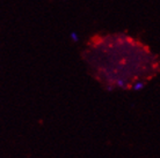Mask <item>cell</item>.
<instances>
[{
    "label": "cell",
    "mask_w": 160,
    "mask_h": 158,
    "mask_svg": "<svg viewBox=\"0 0 160 158\" xmlns=\"http://www.w3.org/2000/svg\"><path fill=\"white\" fill-rule=\"evenodd\" d=\"M81 58L89 75L106 89H136L160 71L159 55L125 32L93 35L85 43Z\"/></svg>",
    "instance_id": "6da1fadb"
}]
</instances>
